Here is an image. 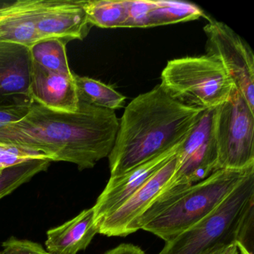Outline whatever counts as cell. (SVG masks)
Listing matches in <instances>:
<instances>
[{
	"label": "cell",
	"mask_w": 254,
	"mask_h": 254,
	"mask_svg": "<svg viewBox=\"0 0 254 254\" xmlns=\"http://www.w3.org/2000/svg\"><path fill=\"white\" fill-rule=\"evenodd\" d=\"M75 113L48 109L33 102L26 117L0 126V142L40 151L51 161L92 169L111 154L120 120L115 111L79 101Z\"/></svg>",
	"instance_id": "6da1fadb"
},
{
	"label": "cell",
	"mask_w": 254,
	"mask_h": 254,
	"mask_svg": "<svg viewBox=\"0 0 254 254\" xmlns=\"http://www.w3.org/2000/svg\"><path fill=\"white\" fill-rule=\"evenodd\" d=\"M202 111L174 100L160 85L136 96L120 120L108 156L111 177L123 175L181 145Z\"/></svg>",
	"instance_id": "7a4b0ae2"
},
{
	"label": "cell",
	"mask_w": 254,
	"mask_h": 254,
	"mask_svg": "<svg viewBox=\"0 0 254 254\" xmlns=\"http://www.w3.org/2000/svg\"><path fill=\"white\" fill-rule=\"evenodd\" d=\"M254 218L253 172L212 213L166 241L157 254H206L236 242L252 250Z\"/></svg>",
	"instance_id": "3957f363"
},
{
	"label": "cell",
	"mask_w": 254,
	"mask_h": 254,
	"mask_svg": "<svg viewBox=\"0 0 254 254\" xmlns=\"http://www.w3.org/2000/svg\"><path fill=\"white\" fill-rule=\"evenodd\" d=\"M254 165L244 169H219L193 184L176 201L144 226L165 242L175 237L214 212L251 172Z\"/></svg>",
	"instance_id": "277c9868"
},
{
	"label": "cell",
	"mask_w": 254,
	"mask_h": 254,
	"mask_svg": "<svg viewBox=\"0 0 254 254\" xmlns=\"http://www.w3.org/2000/svg\"><path fill=\"white\" fill-rule=\"evenodd\" d=\"M160 80L172 99L202 111L218 108L236 88L222 66L206 55L169 61Z\"/></svg>",
	"instance_id": "5b68a950"
},
{
	"label": "cell",
	"mask_w": 254,
	"mask_h": 254,
	"mask_svg": "<svg viewBox=\"0 0 254 254\" xmlns=\"http://www.w3.org/2000/svg\"><path fill=\"white\" fill-rule=\"evenodd\" d=\"M213 134L219 169H244L254 165V112L235 88L215 108Z\"/></svg>",
	"instance_id": "8992f818"
},
{
	"label": "cell",
	"mask_w": 254,
	"mask_h": 254,
	"mask_svg": "<svg viewBox=\"0 0 254 254\" xmlns=\"http://www.w3.org/2000/svg\"><path fill=\"white\" fill-rule=\"evenodd\" d=\"M206 56L224 68L254 112V56L249 44L225 23L208 17Z\"/></svg>",
	"instance_id": "52a82bcc"
},
{
	"label": "cell",
	"mask_w": 254,
	"mask_h": 254,
	"mask_svg": "<svg viewBox=\"0 0 254 254\" xmlns=\"http://www.w3.org/2000/svg\"><path fill=\"white\" fill-rule=\"evenodd\" d=\"M178 163L176 153L126 203L96 224L99 233L108 237L126 236L131 234L132 227L135 221L145 212L173 176L178 167Z\"/></svg>",
	"instance_id": "ba28073f"
},
{
	"label": "cell",
	"mask_w": 254,
	"mask_h": 254,
	"mask_svg": "<svg viewBox=\"0 0 254 254\" xmlns=\"http://www.w3.org/2000/svg\"><path fill=\"white\" fill-rule=\"evenodd\" d=\"M32 60L29 47L0 42V106L31 105Z\"/></svg>",
	"instance_id": "9c48e42d"
},
{
	"label": "cell",
	"mask_w": 254,
	"mask_h": 254,
	"mask_svg": "<svg viewBox=\"0 0 254 254\" xmlns=\"http://www.w3.org/2000/svg\"><path fill=\"white\" fill-rule=\"evenodd\" d=\"M180 145L125 172L123 175L111 177L106 187L93 206L96 224L118 209L141 187H143L154 174L157 173L176 154Z\"/></svg>",
	"instance_id": "30bf717a"
},
{
	"label": "cell",
	"mask_w": 254,
	"mask_h": 254,
	"mask_svg": "<svg viewBox=\"0 0 254 254\" xmlns=\"http://www.w3.org/2000/svg\"><path fill=\"white\" fill-rule=\"evenodd\" d=\"M84 0H52L37 21L40 40L60 38L66 41L83 40L91 25L84 8Z\"/></svg>",
	"instance_id": "8fae6325"
},
{
	"label": "cell",
	"mask_w": 254,
	"mask_h": 254,
	"mask_svg": "<svg viewBox=\"0 0 254 254\" xmlns=\"http://www.w3.org/2000/svg\"><path fill=\"white\" fill-rule=\"evenodd\" d=\"M74 75L52 72L32 62L30 85L32 100L53 111L77 112L80 102Z\"/></svg>",
	"instance_id": "7c38bea8"
},
{
	"label": "cell",
	"mask_w": 254,
	"mask_h": 254,
	"mask_svg": "<svg viewBox=\"0 0 254 254\" xmlns=\"http://www.w3.org/2000/svg\"><path fill=\"white\" fill-rule=\"evenodd\" d=\"M99 233L93 207L84 209L47 233L46 251L50 254H77L84 251Z\"/></svg>",
	"instance_id": "4fadbf2b"
},
{
	"label": "cell",
	"mask_w": 254,
	"mask_h": 254,
	"mask_svg": "<svg viewBox=\"0 0 254 254\" xmlns=\"http://www.w3.org/2000/svg\"><path fill=\"white\" fill-rule=\"evenodd\" d=\"M52 0H23L20 8L0 21V42L14 43L30 47L40 41L37 21Z\"/></svg>",
	"instance_id": "5bb4252c"
},
{
	"label": "cell",
	"mask_w": 254,
	"mask_h": 254,
	"mask_svg": "<svg viewBox=\"0 0 254 254\" xmlns=\"http://www.w3.org/2000/svg\"><path fill=\"white\" fill-rule=\"evenodd\" d=\"M144 28L156 27L207 18L200 7L178 0H142Z\"/></svg>",
	"instance_id": "9a60e30c"
},
{
	"label": "cell",
	"mask_w": 254,
	"mask_h": 254,
	"mask_svg": "<svg viewBox=\"0 0 254 254\" xmlns=\"http://www.w3.org/2000/svg\"><path fill=\"white\" fill-rule=\"evenodd\" d=\"M84 8L92 26L126 28L128 20L129 0H84Z\"/></svg>",
	"instance_id": "2e32d148"
},
{
	"label": "cell",
	"mask_w": 254,
	"mask_h": 254,
	"mask_svg": "<svg viewBox=\"0 0 254 254\" xmlns=\"http://www.w3.org/2000/svg\"><path fill=\"white\" fill-rule=\"evenodd\" d=\"M74 78L78 99L81 102L114 111L124 108L126 96L111 86L98 80L75 74Z\"/></svg>",
	"instance_id": "e0dca14e"
},
{
	"label": "cell",
	"mask_w": 254,
	"mask_h": 254,
	"mask_svg": "<svg viewBox=\"0 0 254 254\" xmlns=\"http://www.w3.org/2000/svg\"><path fill=\"white\" fill-rule=\"evenodd\" d=\"M67 41L60 38L40 40L29 47L32 62L44 69L59 73L72 75L68 63L66 44Z\"/></svg>",
	"instance_id": "ac0fdd59"
},
{
	"label": "cell",
	"mask_w": 254,
	"mask_h": 254,
	"mask_svg": "<svg viewBox=\"0 0 254 254\" xmlns=\"http://www.w3.org/2000/svg\"><path fill=\"white\" fill-rule=\"evenodd\" d=\"M51 162L48 159L29 160L4 170L0 175V200L30 181L40 172L47 170Z\"/></svg>",
	"instance_id": "d6986e66"
},
{
	"label": "cell",
	"mask_w": 254,
	"mask_h": 254,
	"mask_svg": "<svg viewBox=\"0 0 254 254\" xmlns=\"http://www.w3.org/2000/svg\"><path fill=\"white\" fill-rule=\"evenodd\" d=\"M48 159L47 155L30 148L0 142V175L4 170L25 162Z\"/></svg>",
	"instance_id": "ffe728a7"
},
{
	"label": "cell",
	"mask_w": 254,
	"mask_h": 254,
	"mask_svg": "<svg viewBox=\"0 0 254 254\" xmlns=\"http://www.w3.org/2000/svg\"><path fill=\"white\" fill-rule=\"evenodd\" d=\"M2 246V254H40L43 249L40 244L13 236L4 242Z\"/></svg>",
	"instance_id": "44dd1931"
},
{
	"label": "cell",
	"mask_w": 254,
	"mask_h": 254,
	"mask_svg": "<svg viewBox=\"0 0 254 254\" xmlns=\"http://www.w3.org/2000/svg\"><path fill=\"white\" fill-rule=\"evenodd\" d=\"M31 105L0 106V126L17 123L23 120L29 114Z\"/></svg>",
	"instance_id": "7402d4cb"
},
{
	"label": "cell",
	"mask_w": 254,
	"mask_h": 254,
	"mask_svg": "<svg viewBox=\"0 0 254 254\" xmlns=\"http://www.w3.org/2000/svg\"><path fill=\"white\" fill-rule=\"evenodd\" d=\"M103 254H146L139 247L133 244H121Z\"/></svg>",
	"instance_id": "603a6c76"
},
{
	"label": "cell",
	"mask_w": 254,
	"mask_h": 254,
	"mask_svg": "<svg viewBox=\"0 0 254 254\" xmlns=\"http://www.w3.org/2000/svg\"><path fill=\"white\" fill-rule=\"evenodd\" d=\"M239 250H238L236 244L228 245V246L223 247V248H218V249L213 250L210 252L206 254H239Z\"/></svg>",
	"instance_id": "cb8c5ba5"
},
{
	"label": "cell",
	"mask_w": 254,
	"mask_h": 254,
	"mask_svg": "<svg viewBox=\"0 0 254 254\" xmlns=\"http://www.w3.org/2000/svg\"><path fill=\"white\" fill-rule=\"evenodd\" d=\"M236 245H237L238 250H239V253H240V254H254V252L250 251L249 250H248L246 247L244 246L242 244L237 242Z\"/></svg>",
	"instance_id": "d4e9b609"
},
{
	"label": "cell",
	"mask_w": 254,
	"mask_h": 254,
	"mask_svg": "<svg viewBox=\"0 0 254 254\" xmlns=\"http://www.w3.org/2000/svg\"><path fill=\"white\" fill-rule=\"evenodd\" d=\"M49 254V253L47 252V251H46V250L44 249V248H43V249L41 250V254Z\"/></svg>",
	"instance_id": "484cf974"
},
{
	"label": "cell",
	"mask_w": 254,
	"mask_h": 254,
	"mask_svg": "<svg viewBox=\"0 0 254 254\" xmlns=\"http://www.w3.org/2000/svg\"><path fill=\"white\" fill-rule=\"evenodd\" d=\"M0 254H2V251H0Z\"/></svg>",
	"instance_id": "4316f807"
}]
</instances>
